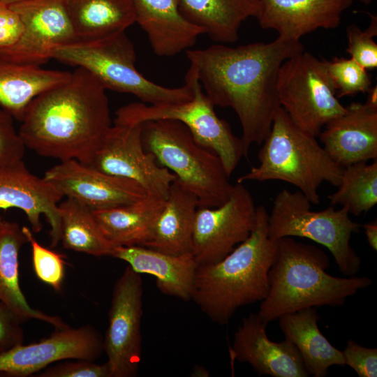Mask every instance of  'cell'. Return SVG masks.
<instances>
[{
  "mask_svg": "<svg viewBox=\"0 0 377 377\" xmlns=\"http://www.w3.org/2000/svg\"><path fill=\"white\" fill-rule=\"evenodd\" d=\"M370 17L369 26L364 31L355 24L346 28L348 47L346 52L350 58L366 69L377 67V44L374 37L377 36V17L366 12Z\"/></svg>",
  "mask_w": 377,
  "mask_h": 377,
  "instance_id": "obj_34",
  "label": "cell"
},
{
  "mask_svg": "<svg viewBox=\"0 0 377 377\" xmlns=\"http://www.w3.org/2000/svg\"><path fill=\"white\" fill-rule=\"evenodd\" d=\"M103 352V339L92 326L55 328L48 337L20 344L0 354V374L27 377L61 360L94 361Z\"/></svg>",
  "mask_w": 377,
  "mask_h": 377,
  "instance_id": "obj_15",
  "label": "cell"
},
{
  "mask_svg": "<svg viewBox=\"0 0 377 377\" xmlns=\"http://www.w3.org/2000/svg\"><path fill=\"white\" fill-rule=\"evenodd\" d=\"M316 138L300 128L280 107L259 150V165L237 182L283 181L297 187L311 204H318L320 185L327 182L337 187L343 168L330 158Z\"/></svg>",
  "mask_w": 377,
  "mask_h": 377,
  "instance_id": "obj_5",
  "label": "cell"
},
{
  "mask_svg": "<svg viewBox=\"0 0 377 377\" xmlns=\"http://www.w3.org/2000/svg\"><path fill=\"white\" fill-rule=\"evenodd\" d=\"M43 178L62 195L91 210L112 208L139 200L149 193L138 183L103 172L77 160H67L49 170Z\"/></svg>",
  "mask_w": 377,
  "mask_h": 377,
  "instance_id": "obj_16",
  "label": "cell"
},
{
  "mask_svg": "<svg viewBox=\"0 0 377 377\" xmlns=\"http://www.w3.org/2000/svg\"><path fill=\"white\" fill-rule=\"evenodd\" d=\"M276 87L281 107L300 128L315 137L346 112L323 59L309 52L302 51L281 64Z\"/></svg>",
  "mask_w": 377,
  "mask_h": 377,
  "instance_id": "obj_10",
  "label": "cell"
},
{
  "mask_svg": "<svg viewBox=\"0 0 377 377\" xmlns=\"http://www.w3.org/2000/svg\"><path fill=\"white\" fill-rule=\"evenodd\" d=\"M330 266L328 256L318 246L291 237L278 239L268 272L269 290L258 312L260 318L268 324L304 309L342 306L348 297L372 283L367 276H332L326 272Z\"/></svg>",
  "mask_w": 377,
  "mask_h": 377,
  "instance_id": "obj_4",
  "label": "cell"
},
{
  "mask_svg": "<svg viewBox=\"0 0 377 377\" xmlns=\"http://www.w3.org/2000/svg\"><path fill=\"white\" fill-rule=\"evenodd\" d=\"M28 239L17 223L0 214V301L5 303L24 323L31 319L47 323L55 328L68 326L61 318L32 308L20 287L19 256Z\"/></svg>",
  "mask_w": 377,
  "mask_h": 377,
  "instance_id": "obj_24",
  "label": "cell"
},
{
  "mask_svg": "<svg viewBox=\"0 0 377 377\" xmlns=\"http://www.w3.org/2000/svg\"><path fill=\"white\" fill-rule=\"evenodd\" d=\"M142 281L128 265L114 283L103 339L111 377H134L141 359Z\"/></svg>",
  "mask_w": 377,
  "mask_h": 377,
  "instance_id": "obj_12",
  "label": "cell"
},
{
  "mask_svg": "<svg viewBox=\"0 0 377 377\" xmlns=\"http://www.w3.org/2000/svg\"><path fill=\"white\" fill-rule=\"evenodd\" d=\"M319 315L315 307L284 314L279 319L285 338L301 355L309 375L324 377L334 365L345 366L342 351L333 346L318 326Z\"/></svg>",
  "mask_w": 377,
  "mask_h": 377,
  "instance_id": "obj_26",
  "label": "cell"
},
{
  "mask_svg": "<svg viewBox=\"0 0 377 377\" xmlns=\"http://www.w3.org/2000/svg\"><path fill=\"white\" fill-rule=\"evenodd\" d=\"M26 0H0V3H5L8 5H10L13 3L21 2Z\"/></svg>",
  "mask_w": 377,
  "mask_h": 377,
  "instance_id": "obj_42",
  "label": "cell"
},
{
  "mask_svg": "<svg viewBox=\"0 0 377 377\" xmlns=\"http://www.w3.org/2000/svg\"><path fill=\"white\" fill-rule=\"evenodd\" d=\"M256 222L253 196L237 182L229 198L216 207H198L193 226L191 253L198 265L219 262L246 240Z\"/></svg>",
  "mask_w": 377,
  "mask_h": 377,
  "instance_id": "obj_11",
  "label": "cell"
},
{
  "mask_svg": "<svg viewBox=\"0 0 377 377\" xmlns=\"http://www.w3.org/2000/svg\"><path fill=\"white\" fill-rule=\"evenodd\" d=\"M353 0H260L256 18L278 36L300 40L318 29H335Z\"/></svg>",
  "mask_w": 377,
  "mask_h": 377,
  "instance_id": "obj_20",
  "label": "cell"
},
{
  "mask_svg": "<svg viewBox=\"0 0 377 377\" xmlns=\"http://www.w3.org/2000/svg\"><path fill=\"white\" fill-rule=\"evenodd\" d=\"M133 3L135 22L159 57H172L189 50L204 34L184 16L179 0H133Z\"/></svg>",
  "mask_w": 377,
  "mask_h": 377,
  "instance_id": "obj_21",
  "label": "cell"
},
{
  "mask_svg": "<svg viewBox=\"0 0 377 377\" xmlns=\"http://www.w3.org/2000/svg\"><path fill=\"white\" fill-rule=\"evenodd\" d=\"M311 203L299 190H281L276 195L268 216V234L273 240L286 237L311 239L326 247L339 270L353 276L360 269L361 259L350 246L353 233L361 225L349 217L348 209L330 205L321 211L311 210Z\"/></svg>",
  "mask_w": 377,
  "mask_h": 377,
  "instance_id": "obj_8",
  "label": "cell"
},
{
  "mask_svg": "<svg viewBox=\"0 0 377 377\" xmlns=\"http://www.w3.org/2000/svg\"><path fill=\"white\" fill-rule=\"evenodd\" d=\"M50 58L86 69L106 90L134 95L149 105L183 102L192 98L191 88L186 83L179 87H167L141 74L135 68V48L126 31L55 47Z\"/></svg>",
  "mask_w": 377,
  "mask_h": 377,
  "instance_id": "obj_7",
  "label": "cell"
},
{
  "mask_svg": "<svg viewBox=\"0 0 377 377\" xmlns=\"http://www.w3.org/2000/svg\"><path fill=\"white\" fill-rule=\"evenodd\" d=\"M89 165L111 175L133 180L149 193L166 199L176 176L147 151L141 124L115 123L96 148Z\"/></svg>",
  "mask_w": 377,
  "mask_h": 377,
  "instance_id": "obj_13",
  "label": "cell"
},
{
  "mask_svg": "<svg viewBox=\"0 0 377 377\" xmlns=\"http://www.w3.org/2000/svg\"><path fill=\"white\" fill-rule=\"evenodd\" d=\"M32 253V262L35 274L38 279L59 292L65 276L64 255L41 245L34 237L31 230L22 226Z\"/></svg>",
  "mask_w": 377,
  "mask_h": 377,
  "instance_id": "obj_33",
  "label": "cell"
},
{
  "mask_svg": "<svg viewBox=\"0 0 377 377\" xmlns=\"http://www.w3.org/2000/svg\"><path fill=\"white\" fill-rule=\"evenodd\" d=\"M179 8L214 41L232 43L242 23L258 15L260 0H179Z\"/></svg>",
  "mask_w": 377,
  "mask_h": 377,
  "instance_id": "obj_28",
  "label": "cell"
},
{
  "mask_svg": "<svg viewBox=\"0 0 377 377\" xmlns=\"http://www.w3.org/2000/svg\"><path fill=\"white\" fill-rule=\"evenodd\" d=\"M345 365L360 377L377 376V349L362 346L349 339L342 351Z\"/></svg>",
  "mask_w": 377,
  "mask_h": 377,
  "instance_id": "obj_37",
  "label": "cell"
},
{
  "mask_svg": "<svg viewBox=\"0 0 377 377\" xmlns=\"http://www.w3.org/2000/svg\"><path fill=\"white\" fill-rule=\"evenodd\" d=\"M165 201V198L148 193L134 202L92 212L102 233L112 246H145Z\"/></svg>",
  "mask_w": 377,
  "mask_h": 377,
  "instance_id": "obj_23",
  "label": "cell"
},
{
  "mask_svg": "<svg viewBox=\"0 0 377 377\" xmlns=\"http://www.w3.org/2000/svg\"><path fill=\"white\" fill-rule=\"evenodd\" d=\"M363 3L368 5L371 3V0H360Z\"/></svg>",
  "mask_w": 377,
  "mask_h": 377,
  "instance_id": "obj_43",
  "label": "cell"
},
{
  "mask_svg": "<svg viewBox=\"0 0 377 377\" xmlns=\"http://www.w3.org/2000/svg\"><path fill=\"white\" fill-rule=\"evenodd\" d=\"M197 197L177 178L146 247L171 255L191 253Z\"/></svg>",
  "mask_w": 377,
  "mask_h": 377,
  "instance_id": "obj_25",
  "label": "cell"
},
{
  "mask_svg": "<svg viewBox=\"0 0 377 377\" xmlns=\"http://www.w3.org/2000/svg\"><path fill=\"white\" fill-rule=\"evenodd\" d=\"M323 61L338 98L365 94L371 87L367 69L352 58L335 57L331 61L323 59Z\"/></svg>",
  "mask_w": 377,
  "mask_h": 377,
  "instance_id": "obj_32",
  "label": "cell"
},
{
  "mask_svg": "<svg viewBox=\"0 0 377 377\" xmlns=\"http://www.w3.org/2000/svg\"><path fill=\"white\" fill-rule=\"evenodd\" d=\"M22 323L17 316L0 301V354L23 343Z\"/></svg>",
  "mask_w": 377,
  "mask_h": 377,
  "instance_id": "obj_38",
  "label": "cell"
},
{
  "mask_svg": "<svg viewBox=\"0 0 377 377\" xmlns=\"http://www.w3.org/2000/svg\"><path fill=\"white\" fill-rule=\"evenodd\" d=\"M191 374L194 377H207L209 376V373L206 368L198 365L194 367Z\"/></svg>",
  "mask_w": 377,
  "mask_h": 377,
  "instance_id": "obj_41",
  "label": "cell"
},
{
  "mask_svg": "<svg viewBox=\"0 0 377 377\" xmlns=\"http://www.w3.org/2000/svg\"><path fill=\"white\" fill-rule=\"evenodd\" d=\"M302 51L300 40L280 36L269 43L237 47L216 43L186 51L214 106L235 112L242 128L244 157L253 144H262L281 107L276 84L281 64Z\"/></svg>",
  "mask_w": 377,
  "mask_h": 377,
  "instance_id": "obj_1",
  "label": "cell"
},
{
  "mask_svg": "<svg viewBox=\"0 0 377 377\" xmlns=\"http://www.w3.org/2000/svg\"><path fill=\"white\" fill-rule=\"evenodd\" d=\"M20 121L18 133L26 148L89 165L112 126L106 89L90 72L76 67L68 81L38 95Z\"/></svg>",
  "mask_w": 377,
  "mask_h": 377,
  "instance_id": "obj_2",
  "label": "cell"
},
{
  "mask_svg": "<svg viewBox=\"0 0 377 377\" xmlns=\"http://www.w3.org/2000/svg\"><path fill=\"white\" fill-rule=\"evenodd\" d=\"M185 83L192 90L190 100L161 105L131 103L116 111L114 122L141 124L155 119L179 121L188 128L199 145L219 156L230 177L244 156L242 140L233 134L225 120L217 116L214 105L204 92L191 66L186 74Z\"/></svg>",
  "mask_w": 377,
  "mask_h": 377,
  "instance_id": "obj_9",
  "label": "cell"
},
{
  "mask_svg": "<svg viewBox=\"0 0 377 377\" xmlns=\"http://www.w3.org/2000/svg\"><path fill=\"white\" fill-rule=\"evenodd\" d=\"M77 40L105 38L135 22L133 0H64Z\"/></svg>",
  "mask_w": 377,
  "mask_h": 377,
  "instance_id": "obj_29",
  "label": "cell"
},
{
  "mask_svg": "<svg viewBox=\"0 0 377 377\" xmlns=\"http://www.w3.org/2000/svg\"><path fill=\"white\" fill-rule=\"evenodd\" d=\"M63 198L43 177L31 173L22 160L0 165V209L22 210L34 232L42 230L44 216L50 226L52 247L61 241L59 204Z\"/></svg>",
  "mask_w": 377,
  "mask_h": 377,
  "instance_id": "obj_18",
  "label": "cell"
},
{
  "mask_svg": "<svg viewBox=\"0 0 377 377\" xmlns=\"http://www.w3.org/2000/svg\"><path fill=\"white\" fill-rule=\"evenodd\" d=\"M24 29L18 13L10 5L0 3V51L14 45Z\"/></svg>",
  "mask_w": 377,
  "mask_h": 377,
  "instance_id": "obj_39",
  "label": "cell"
},
{
  "mask_svg": "<svg viewBox=\"0 0 377 377\" xmlns=\"http://www.w3.org/2000/svg\"><path fill=\"white\" fill-rule=\"evenodd\" d=\"M25 149L13 117L0 109V165L22 160Z\"/></svg>",
  "mask_w": 377,
  "mask_h": 377,
  "instance_id": "obj_35",
  "label": "cell"
},
{
  "mask_svg": "<svg viewBox=\"0 0 377 377\" xmlns=\"http://www.w3.org/2000/svg\"><path fill=\"white\" fill-rule=\"evenodd\" d=\"M268 213L256 207V226L249 237L218 263L198 265L192 300L213 322L228 324L241 307L263 301L277 240L268 234Z\"/></svg>",
  "mask_w": 377,
  "mask_h": 377,
  "instance_id": "obj_3",
  "label": "cell"
},
{
  "mask_svg": "<svg viewBox=\"0 0 377 377\" xmlns=\"http://www.w3.org/2000/svg\"><path fill=\"white\" fill-rule=\"evenodd\" d=\"M71 75L68 71L18 64L0 57V106L20 121L38 95L66 82Z\"/></svg>",
  "mask_w": 377,
  "mask_h": 377,
  "instance_id": "obj_27",
  "label": "cell"
},
{
  "mask_svg": "<svg viewBox=\"0 0 377 377\" xmlns=\"http://www.w3.org/2000/svg\"><path fill=\"white\" fill-rule=\"evenodd\" d=\"M364 103L353 102L318 135L325 151L339 167L377 160V87Z\"/></svg>",
  "mask_w": 377,
  "mask_h": 377,
  "instance_id": "obj_17",
  "label": "cell"
},
{
  "mask_svg": "<svg viewBox=\"0 0 377 377\" xmlns=\"http://www.w3.org/2000/svg\"><path fill=\"white\" fill-rule=\"evenodd\" d=\"M367 241L373 251H377V222L376 220L362 225Z\"/></svg>",
  "mask_w": 377,
  "mask_h": 377,
  "instance_id": "obj_40",
  "label": "cell"
},
{
  "mask_svg": "<svg viewBox=\"0 0 377 377\" xmlns=\"http://www.w3.org/2000/svg\"><path fill=\"white\" fill-rule=\"evenodd\" d=\"M141 137L145 149L197 197L198 207H216L229 198L234 185L221 158L199 145L182 122L173 119L142 122Z\"/></svg>",
  "mask_w": 377,
  "mask_h": 377,
  "instance_id": "obj_6",
  "label": "cell"
},
{
  "mask_svg": "<svg viewBox=\"0 0 377 377\" xmlns=\"http://www.w3.org/2000/svg\"><path fill=\"white\" fill-rule=\"evenodd\" d=\"M111 257L126 262L137 273L154 276L162 293L184 301L192 299L198 266L192 253L171 255L142 246H119Z\"/></svg>",
  "mask_w": 377,
  "mask_h": 377,
  "instance_id": "obj_22",
  "label": "cell"
},
{
  "mask_svg": "<svg viewBox=\"0 0 377 377\" xmlns=\"http://www.w3.org/2000/svg\"><path fill=\"white\" fill-rule=\"evenodd\" d=\"M337 188L328 195L330 205L345 207L355 216L368 212L377 203V160L343 168Z\"/></svg>",
  "mask_w": 377,
  "mask_h": 377,
  "instance_id": "obj_31",
  "label": "cell"
},
{
  "mask_svg": "<svg viewBox=\"0 0 377 377\" xmlns=\"http://www.w3.org/2000/svg\"><path fill=\"white\" fill-rule=\"evenodd\" d=\"M40 377H111L107 362L102 364L94 361L76 360L47 367L40 371Z\"/></svg>",
  "mask_w": 377,
  "mask_h": 377,
  "instance_id": "obj_36",
  "label": "cell"
},
{
  "mask_svg": "<svg viewBox=\"0 0 377 377\" xmlns=\"http://www.w3.org/2000/svg\"><path fill=\"white\" fill-rule=\"evenodd\" d=\"M267 325L258 313H251L243 318L230 348L232 359L249 363L259 376H309L295 346L286 338L281 342L269 340Z\"/></svg>",
  "mask_w": 377,
  "mask_h": 377,
  "instance_id": "obj_19",
  "label": "cell"
},
{
  "mask_svg": "<svg viewBox=\"0 0 377 377\" xmlns=\"http://www.w3.org/2000/svg\"><path fill=\"white\" fill-rule=\"evenodd\" d=\"M61 241L65 249L94 256H111L114 246L102 233L92 212L71 198L60 202Z\"/></svg>",
  "mask_w": 377,
  "mask_h": 377,
  "instance_id": "obj_30",
  "label": "cell"
},
{
  "mask_svg": "<svg viewBox=\"0 0 377 377\" xmlns=\"http://www.w3.org/2000/svg\"><path fill=\"white\" fill-rule=\"evenodd\" d=\"M24 26L22 34L0 57L22 65L38 66L48 61L52 50L77 40L64 0H26L10 4Z\"/></svg>",
  "mask_w": 377,
  "mask_h": 377,
  "instance_id": "obj_14",
  "label": "cell"
}]
</instances>
